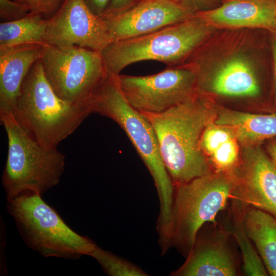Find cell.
<instances>
[{"mask_svg": "<svg viewBox=\"0 0 276 276\" xmlns=\"http://www.w3.org/2000/svg\"><path fill=\"white\" fill-rule=\"evenodd\" d=\"M182 65L194 72L198 94L215 102L254 101L272 112L269 31L216 29Z\"/></svg>", "mask_w": 276, "mask_h": 276, "instance_id": "cell-1", "label": "cell"}, {"mask_svg": "<svg viewBox=\"0 0 276 276\" xmlns=\"http://www.w3.org/2000/svg\"><path fill=\"white\" fill-rule=\"evenodd\" d=\"M142 113L155 131L175 186L213 172L200 142L205 127L216 118V102L197 93L165 111Z\"/></svg>", "mask_w": 276, "mask_h": 276, "instance_id": "cell-2", "label": "cell"}, {"mask_svg": "<svg viewBox=\"0 0 276 276\" xmlns=\"http://www.w3.org/2000/svg\"><path fill=\"white\" fill-rule=\"evenodd\" d=\"M118 76L108 72L93 96L88 108L91 113H99L111 119L125 132L153 178L159 198L160 214L168 216L172 211L175 186L161 157L151 124L127 102Z\"/></svg>", "mask_w": 276, "mask_h": 276, "instance_id": "cell-3", "label": "cell"}, {"mask_svg": "<svg viewBox=\"0 0 276 276\" xmlns=\"http://www.w3.org/2000/svg\"><path fill=\"white\" fill-rule=\"evenodd\" d=\"M216 29L196 13L152 33L113 42L101 52L108 71L117 75L127 66L146 60L179 66Z\"/></svg>", "mask_w": 276, "mask_h": 276, "instance_id": "cell-4", "label": "cell"}, {"mask_svg": "<svg viewBox=\"0 0 276 276\" xmlns=\"http://www.w3.org/2000/svg\"><path fill=\"white\" fill-rule=\"evenodd\" d=\"M8 150L2 177L7 199L25 191L41 196L57 186L64 171L65 157L57 148L39 143L12 114H1Z\"/></svg>", "mask_w": 276, "mask_h": 276, "instance_id": "cell-5", "label": "cell"}, {"mask_svg": "<svg viewBox=\"0 0 276 276\" xmlns=\"http://www.w3.org/2000/svg\"><path fill=\"white\" fill-rule=\"evenodd\" d=\"M41 195L21 192L7 199V209L26 244L41 256L77 260L97 246L70 228Z\"/></svg>", "mask_w": 276, "mask_h": 276, "instance_id": "cell-6", "label": "cell"}, {"mask_svg": "<svg viewBox=\"0 0 276 276\" xmlns=\"http://www.w3.org/2000/svg\"><path fill=\"white\" fill-rule=\"evenodd\" d=\"M90 114L57 96L45 77L40 59L23 82L14 116L41 145L57 148Z\"/></svg>", "mask_w": 276, "mask_h": 276, "instance_id": "cell-7", "label": "cell"}, {"mask_svg": "<svg viewBox=\"0 0 276 276\" xmlns=\"http://www.w3.org/2000/svg\"><path fill=\"white\" fill-rule=\"evenodd\" d=\"M235 185L234 172H213L175 186L171 243L185 257L200 227L228 206Z\"/></svg>", "mask_w": 276, "mask_h": 276, "instance_id": "cell-8", "label": "cell"}, {"mask_svg": "<svg viewBox=\"0 0 276 276\" xmlns=\"http://www.w3.org/2000/svg\"><path fill=\"white\" fill-rule=\"evenodd\" d=\"M41 61L45 77L57 96L89 110L91 98L108 73L101 51L47 44Z\"/></svg>", "mask_w": 276, "mask_h": 276, "instance_id": "cell-9", "label": "cell"}, {"mask_svg": "<svg viewBox=\"0 0 276 276\" xmlns=\"http://www.w3.org/2000/svg\"><path fill=\"white\" fill-rule=\"evenodd\" d=\"M118 79L127 102L141 113L165 111L197 94L195 74L184 65L147 76L119 74Z\"/></svg>", "mask_w": 276, "mask_h": 276, "instance_id": "cell-10", "label": "cell"}, {"mask_svg": "<svg viewBox=\"0 0 276 276\" xmlns=\"http://www.w3.org/2000/svg\"><path fill=\"white\" fill-rule=\"evenodd\" d=\"M232 235L216 219L198 231L185 263L172 276H238L242 262Z\"/></svg>", "mask_w": 276, "mask_h": 276, "instance_id": "cell-11", "label": "cell"}, {"mask_svg": "<svg viewBox=\"0 0 276 276\" xmlns=\"http://www.w3.org/2000/svg\"><path fill=\"white\" fill-rule=\"evenodd\" d=\"M44 42L54 46L77 45L99 51L112 42L104 20L89 9L84 0H64L48 19Z\"/></svg>", "mask_w": 276, "mask_h": 276, "instance_id": "cell-12", "label": "cell"}, {"mask_svg": "<svg viewBox=\"0 0 276 276\" xmlns=\"http://www.w3.org/2000/svg\"><path fill=\"white\" fill-rule=\"evenodd\" d=\"M195 13L175 0H139L123 10L105 12L100 17L113 42L152 33Z\"/></svg>", "mask_w": 276, "mask_h": 276, "instance_id": "cell-13", "label": "cell"}, {"mask_svg": "<svg viewBox=\"0 0 276 276\" xmlns=\"http://www.w3.org/2000/svg\"><path fill=\"white\" fill-rule=\"evenodd\" d=\"M236 185L231 198L276 218V166L263 144L241 145Z\"/></svg>", "mask_w": 276, "mask_h": 276, "instance_id": "cell-14", "label": "cell"}, {"mask_svg": "<svg viewBox=\"0 0 276 276\" xmlns=\"http://www.w3.org/2000/svg\"><path fill=\"white\" fill-rule=\"evenodd\" d=\"M196 13L217 29L276 30V0H224L214 9Z\"/></svg>", "mask_w": 276, "mask_h": 276, "instance_id": "cell-15", "label": "cell"}, {"mask_svg": "<svg viewBox=\"0 0 276 276\" xmlns=\"http://www.w3.org/2000/svg\"><path fill=\"white\" fill-rule=\"evenodd\" d=\"M45 44L0 48V114L15 115L23 82L32 65L41 58Z\"/></svg>", "mask_w": 276, "mask_h": 276, "instance_id": "cell-16", "label": "cell"}, {"mask_svg": "<svg viewBox=\"0 0 276 276\" xmlns=\"http://www.w3.org/2000/svg\"><path fill=\"white\" fill-rule=\"evenodd\" d=\"M214 122L229 128L241 145L263 144L276 137V112L252 113L216 105Z\"/></svg>", "mask_w": 276, "mask_h": 276, "instance_id": "cell-17", "label": "cell"}, {"mask_svg": "<svg viewBox=\"0 0 276 276\" xmlns=\"http://www.w3.org/2000/svg\"><path fill=\"white\" fill-rule=\"evenodd\" d=\"M200 147L214 172H233L238 165L241 154L239 142L229 128L214 121L205 127Z\"/></svg>", "mask_w": 276, "mask_h": 276, "instance_id": "cell-18", "label": "cell"}, {"mask_svg": "<svg viewBox=\"0 0 276 276\" xmlns=\"http://www.w3.org/2000/svg\"><path fill=\"white\" fill-rule=\"evenodd\" d=\"M246 205L241 201L231 198L228 206L216 219L234 237L240 250L242 272L248 276H267L268 272L244 226Z\"/></svg>", "mask_w": 276, "mask_h": 276, "instance_id": "cell-19", "label": "cell"}, {"mask_svg": "<svg viewBox=\"0 0 276 276\" xmlns=\"http://www.w3.org/2000/svg\"><path fill=\"white\" fill-rule=\"evenodd\" d=\"M243 223L268 274L276 276V218L263 210L246 206Z\"/></svg>", "mask_w": 276, "mask_h": 276, "instance_id": "cell-20", "label": "cell"}, {"mask_svg": "<svg viewBox=\"0 0 276 276\" xmlns=\"http://www.w3.org/2000/svg\"><path fill=\"white\" fill-rule=\"evenodd\" d=\"M48 19L40 15L29 13L19 20L0 24V48L44 42Z\"/></svg>", "mask_w": 276, "mask_h": 276, "instance_id": "cell-21", "label": "cell"}, {"mask_svg": "<svg viewBox=\"0 0 276 276\" xmlns=\"http://www.w3.org/2000/svg\"><path fill=\"white\" fill-rule=\"evenodd\" d=\"M95 259L109 276H146L140 268L97 245L88 255Z\"/></svg>", "mask_w": 276, "mask_h": 276, "instance_id": "cell-22", "label": "cell"}, {"mask_svg": "<svg viewBox=\"0 0 276 276\" xmlns=\"http://www.w3.org/2000/svg\"><path fill=\"white\" fill-rule=\"evenodd\" d=\"M27 6L30 13L48 19L59 9L64 0H14Z\"/></svg>", "mask_w": 276, "mask_h": 276, "instance_id": "cell-23", "label": "cell"}, {"mask_svg": "<svg viewBox=\"0 0 276 276\" xmlns=\"http://www.w3.org/2000/svg\"><path fill=\"white\" fill-rule=\"evenodd\" d=\"M30 13L25 5L14 0H0V17L5 22L22 19Z\"/></svg>", "mask_w": 276, "mask_h": 276, "instance_id": "cell-24", "label": "cell"}, {"mask_svg": "<svg viewBox=\"0 0 276 276\" xmlns=\"http://www.w3.org/2000/svg\"><path fill=\"white\" fill-rule=\"evenodd\" d=\"M139 1V0H136ZM196 13L210 10L220 6L224 0H175Z\"/></svg>", "mask_w": 276, "mask_h": 276, "instance_id": "cell-25", "label": "cell"}, {"mask_svg": "<svg viewBox=\"0 0 276 276\" xmlns=\"http://www.w3.org/2000/svg\"><path fill=\"white\" fill-rule=\"evenodd\" d=\"M269 33L272 59L271 107L273 112H276V30Z\"/></svg>", "mask_w": 276, "mask_h": 276, "instance_id": "cell-26", "label": "cell"}, {"mask_svg": "<svg viewBox=\"0 0 276 276\" xmlns=\"http://www.w3.org/2000/svg\"><path fill=\"white\" fill-rule=\"evenodd\" d=\"M89 9L96 15L101 16L107 10L111 0H84Z\"/></svg>", "mask_w": 276, "mask_h": 276, "instance_id": "cell-27", "label": "cell"}, {"mask_svg": "<svg viewBox=\"0 0 276 276\" xmlns=\"http://www.w3.org/2000/svg\"><path fill=\"white\" fill-rule=\"evenodd\" d=\"M135 2L136 0H111L105 12H113L123 10Z\"/></svg>", "mask_w": 276, "mask_h": 276, "instance_id": "cell-28", "label": "cell"}, {"mask_svg": "<svg viewBox=\"0 0 276 276\" xmlns=\"http://www.w3.org/2000/svg\"><path fill=\"white\" fill-rule=\"evenodd\" d=\"M263 145L266 152L276 166V137L265 141Z\"/></svg>", "mask_w": 276, "mask_h": 276, "instance_id": "cell-29", "label": "cell"}]
</instances>
